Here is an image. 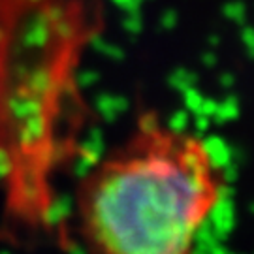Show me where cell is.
<instances>
[{"mask_svg": "<svg viewBox=\"0 0 254 254\" xmlns=\"http://www.w3.org/2000/svg\"><path fill=\"white\" fill-rule=\"evenodd\" d=\"M222 189L200 136L143 117L83 173L73 218L91 254H196Z\"/></svg>", "mask_w": 254, "mask_h": 254, "instance_id": "cell-1", "label": "cell"}]
</instances>
